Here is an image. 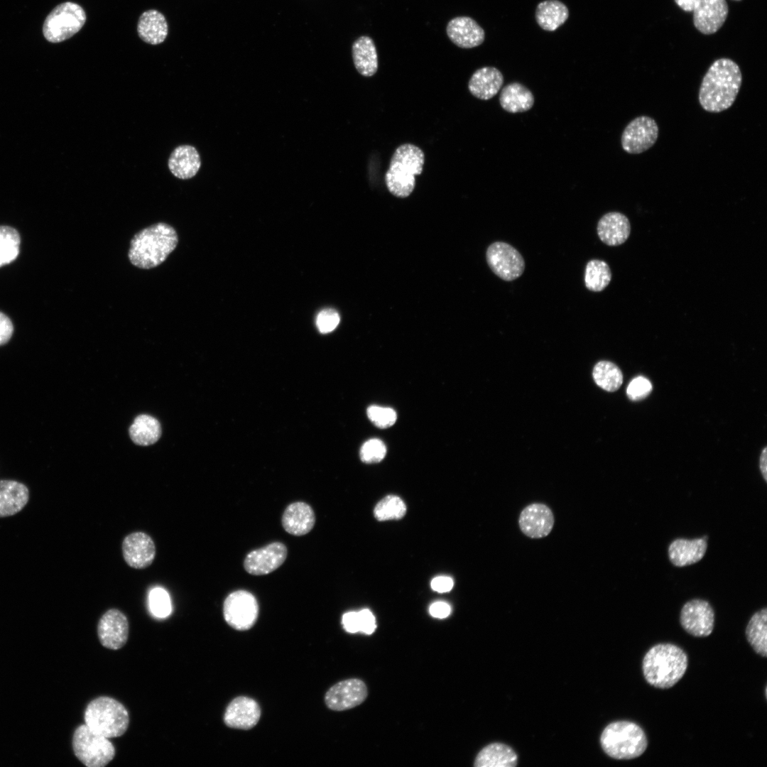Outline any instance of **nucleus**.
I'll return each instance as SVG.
<instances>
[{
  "label": "nucleus",
  "mask_w": 767,
  "mask_h": 767,
  "mask_svg": "<svg viewBox=\"0 0 767 767\" xmlns=\"http://www.w3.org/2000/svg\"><path fill=\"white\" fill-rule=\"evenodd\" d=\"M86 20L85 11L80 4L72 1L61 3L45 17L43 36L52 43L65 41L79 32Z\"/></svg>",
  "instance_id": "0eeeda50"
},
{
  "label": "nucleus",
  "mask_w": 767,
  "mask_h": 767,
  "mask_svg": "<svg viewBox=\"0 0 767 767\" xmlns=\"http://www.w3.org/2000/svg\"><path fill=\"white\" fill-rule=\"evenodd\" d=\"M259 604L256 597L246 590H236L224 599L223 615L225 621L234 629L246 631L256 622Z\"/></svg>",
  "instance_id": "1a4fd4ad"
},
{
  "label": "nucleus",
  "mask_w": 767,
  "mask_h": 767,
  "mask_svg": "<svg viewBox=\"0 0 767 767\" xmlns=\"http://www.w3.org/2000/svg\"><path fill=\"white\" fill-rule=\"evenodd\" d=\"M29 500V490L23 483L14 480H0V518L20 512Z\"/></svg>",
  "instance_id": "393cba45"
},
{
  "label": "nucleus",
  "mask_w": 767,
  "mask_h": 767,
  "mask_svg": "<svg viewBox=\"0 0 767 767\" xmlns=\"http://www.w3.org/2000/svg\"><path fill=\"white\" fill-rule=\"evenodd\" d=\"M85 724L93 731L108 739L119 737L127 730L129 715L116 700L102 696L92 700L84 714Z\"/></svg>",
  "instance_id": "423d86ee"
},
{
  "label": "nucleus",
  "mask_w": 767,
  "mask_h": 767,
  "mask_svg": "<svg viewBox=\"0 0 767 767\" xmlns=\"http://www.w3.org/2000/svg\"><path fill=\"white\" fill-rule=\"evenodd\" d=\"M406 506L403 501L395 495L382 499L374 508V516L379 521L397 520L404 516Z\"/></svg>",
  "instance_id": "e433bc0d"
},
{
  "label": "nucleus",
  "mask_w": 767,
  "mask_h": 767,
  "mask_svg": "<svg viewBox=\"0 0 767 767\" xmlns=\"http://www.w3.org/2000/svg\"><path fill=\"white\" fill-rule=\"evenodd\" d=\"M201 166V161L197 149L190 145L177 147L171 153L168 159V168L170 172L180 179H190L194 177Z\"/></svg>",
  "instance_id": "bb28decb"
},
{
  "label": "nucleus",
  "mask_w": 767,
  "mask_h": 767,
  "mask_svg": "<svg viewBox=\"0 0 767 767\" xmlns=\"http://www.w3.org/2000/svg\"><path fill=\"white\" fill-rule=\"evenodd\" d=\"M504 84V76L494 67H483L477 70L468 82V89L475 97L488 100L494 97Z\"/></svg>",
  "instance_id": "b1692460"
},
{
  "label": "nucleus",
  "mask_w": 767,
  "mask_h": 767,
  "mask_svg": "<svg viewBox=\"0 0 767 767\" xmlns=\"http://www.w3.org/2000/svg\"><path fill=\"white\" fill-rule=\"evenodd\" d=\"M159 422L148 415L137 416L129 428V435L134 443L147 446L157 442L161 437Z\"/></svg>",
  "instance_id": "473e14b6"
},
{
  "label": "nucleus",
  "mask_w": 767,
  "mask_h": 767,
  "mask_svg": "<svg viewBox=\"0 0 767 767\" xmlns=\"http://www.w3.org/2000/svg\"><path fill=\"white\" fill-rule=\"evenodd\" d=\"M342 624L346 631L357 633L359 631L358 612L349 611L343 614Z\"/></svg>",
  "instance_id": "a18cd8bd"
},
{
  "label": "nucleus",
  "mask_w": 767,
  "mask_h": 767,
  "mask_svg": "<svg viewBox=\"0 0 767 767\" xmlns=\"http://www.w3.org/2000/svg\"><path fill=\"white\" fill-rule=\"evenodd\" d=\"M611 280V271L604 261L592 259L587 263L584 284L588 290L600 292L608 286Z\"/></svg>",
  "instance_id": "72a5a7b5"
},
{
  "label": "nucleus",
  "mask_w": 767,
  "mask_h": 767,
  "mask_svg": "<svg viewBox=\"0 0 767 767\" xmlns=\"http://www.w3.org/2000/svg\"><path fill=\"white\" fill-rule=\"evenodd\" d=\"M352 58L357 72L371 77L378 70V56L373 40L366 36L358 38L352 44Z\"/></svg>",
  "instance_id": "c85d7f7f"
},
{
  "label": "nucleus",
  "mask_w": 767,
  "mask_h": 767,
  "mask_svg": "<svg viewBox=\"0 0 767 767\" xmlns=\"http://www.w3.org/2000/svg\"><path fill=\"white\" fill-rule=\"evenodd\" d=\"M261 713V708L256 701L248 697L239 696L229 703L223 719L229 728L249 730L257 724Z\"/></svg>",
  "instance_id": "6ab92c4d"
},
{
  "label": "nucleus",
  "mask_w": 767,
  "mask_h": 767,
  "mask_svg": "<svg viewBox=\"0 0 767 767\" xmlns=\"http://www.w3.org/2000/svg\"><path fill=\"white\" fill-rule=\"evenodd\" d=\"M652 391L651 382L643 376L633 379L626 390L628 397L633 401H639L646 398Z\"/></svg>",
  "instance_id": "a19ab883"
},
{
  "label": "nucleus",
  "mask_w": 767,
  "mask_h": 767,
  "mask_svg": "<svg viewBox=\"0 0 767 767\" xmlns=\"http://www.w3.org/2000/svg\"><path fill=\"white\" fill-rule=\"evenodd\" d=\"M692 12L696 29L702 34L711 35L725 23L729 7L726 0H699Z\"/></svg>",
  "instance_id": "a211bd4d"
},
{
  "label": "nucleus",
  "mask_w": 767,
  "mask_h": 767,
  "mask_svg": "<svg viewBox=\"0 0 767 767\" xmlns=\"http://www.w3.org/2000/svg\"><path fill=\"white\" fill-rule=\"evenodd\" d=\"M707 549V536L694 539L679 538L670 543L668 555L670 562L674 566L681 567L701 560Z\"/></svg>",
  "instance_id": "412c9836"
},
{
  "label": "nucleus",
  "mask_w": 767,
  "mask_h": 767,
  "mask_svg": "<svg viewBox=\"0 0 767 767\" xmlns=\"http://www.w3.org/2000/svg\"><path fill=\"white\" fill-rule=\"evenodd\" d=\"M658 126L653 118L640 116L631 121L623 131L621 143L624 151L641 153L651 148L658 137Z\"/></svg>",
  "instance_id": "9b49d317"
},
{
  "label": "nucleus",
  "mask_w": 767,
  "mask_h": 767,
  "mask_svg": "<svg viewBox=\"0 0 767 767\" xmlns=\"http://www.w3.org/2000/svg\"><path fill=\"white\" fill-rule=\"evenodd\" d=\"M569 11L565 4L559 0H545L540 2L535 9V17L538 26L547 31H554L568 18Z\"/></svg>",
  "instance_id": "7c9ffc66"
},
{
  "label": "nucleus",
  "mask_w": 767,
  "mask_h": 767,
  "mask_svg": "<svg viewBox=\"0 0 767 767\" xmlns=\"http://www.w3.org/2000/svg\"><path fill=\"white\" fill-rule=\"evenodd\" d=\"M534 96L523 85L514 82L506 85L501 91L499 102L507 112L515 114L530 110L534 104Z\"/></svg>",
  "instance_id": "cd10ccee"
},
{
  "label": "nucleus",
  "mask_w": 767,
  "mask_h": 767,
  "mask_svg": "<svg viewBox=\"0 0 767 767\" xmlns=\"http://www.w3.org/2000/svg\"><path fill=\"white\" fill-rule=\"evenodd\" d=\"M555 523L551 509L542 503H533L521 512L518 525L521 532L531 538H542L552 531Z\"/></svg>",
  "instance_id": "f3484780"
},
{
  "label": "nucleus",
  "mask_w": 767,
  "mask_h": 767,
  "mask_svg": "<svg viewBox=\"0 0 767 767\" xmlns=\"http://www.w3.org/2000/svg\"><path fill=\"white\" fill-rule=\"evenodd\" d=\"M767 609L755 612L749 621L745 630L746 640L758 655L767 657Z\"/></svg>",
  "instance_id": "2f4dec72"
},
{
  "label": "nucleus",
  "mask_w": 767,
  "mask_h": 767,
  "mask_svg": "<svg viewBox=\"0 0 767 767\" xmlns=\"http://www.w3.org/2000/svg\"><path fill=\"white\" fill-rule=\"evenodd\" d=\"M315 523V515L310 505L297 501L287 506L282 516L284 530L293 535L300 536L308 533Z\"/></svg>",
  "instance_id": "5701e85b"
},
{
  "label": "nucleus",
  "mask_w": 767,
  "mask_h": 767,
  "mask_svg": "<svg viewBox=\"0 0 767 767\" xmlns=\"http://www.w3.org/2000/svg\"><path fill=\"white\" fill-rule=\"evenodd\" d=\"M76 757L87 767H104L115 756V749L108 738L93 731L85 724L79 726L72 737Z\"/></svg>",
  "instance_id": "6e6552de"
},
{
  "label": "nucleus",
  "mask_w": 767,
  "mask_h": 767,
  "mask_svg": "<svg viewBox=\"0 0 767 767\" xmlns=\"http://www.w3.org/2000/svg\"><path fill=\"white\" fill-rule=\"evenodd\" d=\"M339 320L338 312L334 309L327 308L319 312L316 318V325L321 333L326 334L333 331Z\"/></svg>",
  "instance_id": "79ce46f5"
},
{
  "label": "nucleus",
  "mask_w": 767,
  "mask_h": 767,
  "mask_svg": "<svg viewBox=\"0 0 767 767\" xmlns=\"http://www.w3.org/2000/svg\"><path fill=\"white\" fill-rule=\"evenodd\" d=\"M714 619L712 605L702 599H692L685 602L680 614L682 628L695 637L709 636L714 629Z\"/></svg>",
  "instance_id": "f8f14e48"
},
{
  "label": "nucleus",
  "mask_w": 767,
  "mask_h": 767,
  "mask_svg": "<svg viewBox=\"0 0 767 767\" xmlns=\"http://www.w3.org/2000/svg\"><path fill=\"white\" fill-rule=\"evenodd\" d=\"M592 374L595 383L609 392L618 390L623 382V375L620 369L610 361L598 362L594 367Z\"/></svg>",
  "instance_id": "f704fd0d"
},
{
  "label": "nucleus",
  "mask_w": 767,
  "mask_h": 767,
  "mask_svg": "<svg viewBox=\"0 0 767 767\" xmlns=\"http://www.w3.org/2000/svg\"><path fill=\"white\" fill-rule=\"evenodd\" d=\"M121 549L124 560L134 569H144L150 566L156 553L152 538L141 531L127 535L123 540Z\"/></svg>",
  "instance_id": "dca6fc26"
},
{
  "label": "nucleus",
  "mask_w": 767,
  "mask_h": 767,
  "mask_svg": "<svg viewBox=\"0 0 767 767\" xmlns=\"http://www.w3.org/2000/svg\"><path fill=\"white\" fill-rule=\"evenodd\" d=\"M733 1H741V0H733Z\"/></svg>",
  "instance_id": "3c124183"
},
{
  "label": "nucleus",
  "mask_w": 767,
  "mask_h": 767,
  "mask_svg": "<svg viewBox=\"0 0 767 767\" xmlns=\"http://www.w3.org/2000/svg\"><path fill=\"white\" fill-rule=\"evenodd\" d=\"M597 234L600 240L608 246L624 244L631 233V224L628 217L619 212H610L604 214L597 223Z\"/></svg>",
  "instance_id": "4be33fe9"
},
{
  "label": "nucleus",
  "mask_w": 767,
  "mask_h": 767,
  "mask_svg": "<svg viewBox=\"0 0 767 767\" xmlns=\"http://www.w3.org/2000/svg\"><path fill=\"white\" fill-rule=\"evenodd\" d=\"M518 756L508 745L492 743L484 746L474 759L475 767H514Z\"/></svg>",
  "instance_id": "c756f323"
},
{
  "label": "nucleus",
  "mask_w": 767,
  "mask_h": 767,
  "mask_svg": "<svg viewBox=\"0 0 767 767\" xmlns=\"http://www.w3.org/2000/svg\"><path fill=\"white\" fill-rule=\"evenodd\" d=\"M453 584V581L450 577L440 576L432 580L431 587L437 592H447L452 589Z\"/></svg>",
  "instance_id": "49530a36"
},
{
  "label": "nucleus",
  "mask_w": 767,
  "mask_h": 767,
  "mask_svg": "<svg viewBox=\"0 0 767 767\" xmlns=\"http://www.w3.org/2000/svg\"><path fill=\"white\" fill-rule=\"evenodd\" d=\"M604 752L616 760L636 758L646 751L648 739L643 729L630 721H616L608 724L600 736Z\"/></svg>",
  "instance_id": "39448f33"
},
{
  "label": "nucleus",
  "mask_w": 767,
  "mask_h": 767,
  "mask_svg": "<svg viewBox=\"0 0 767 767\" xmlns=\"http://www.w3.org/2000/svg\"><path fill=\"white\" fill-rule=\"evenodd\" d=\"M767 448L765 447L760 456L759 467L765 482H767Z\"/></svg>",
  "instance_id": "8fccbe9b"
},
{
  "label": "nucleus",
  "mask_w": 767,
  "mask_h": 767,
  "mask_svg": "<svg viewBox=\"0 0 767 767\" xmlns=\"http://www.w3.org/2000/svg\"><path fill=\"white\" fill-rule=\"evenodd\" d=\"M386 447L379 439H370L365 442L360 450V458L367 464L381 462L385 457Z\"/></svg>",
  "instance_id": "58836bf2"
},
{
  "label": "nucleus",
  "mask_w": 767,
  "mask_h": 767,
  "mask_svg": "<svg viewBox=\"0 0 767 767\" xmlns=\"http://www.w3.org/2000/svg\"><path fill=\"white\" fill-rule=\"evenodd\" d=\"M674 1L684 11L691 12L699 0H674Z\"/></svg>",
  "instance_id": "09e8293b"
},
{
  "label": "nucleus",
  "mask_w": 767,
  "mask_h": 767,
  "mask_svg": "<svg viewBox=\"0 0 767 767\" xmlns=\"http://www.w3.org/2000/svg\"><path fill=\"white\" fill-rule=\"evenodd\" d=\"M178 242L175 229L166 223L158 222L133 236L128 257L130 262L139 268H153L165 261Z\"/></svg>",
  "instance_id": "f03ea898"
},
{
  "label": "nucleus",
  "mask_w": 767,
  "mask_h": 767,
  "mask_svg": "<svg viewBox=\"0 0 767 767\" xmlns=\"http://www.w3.org/2000/svg\"><path fill=\"white\" fill-rule=\"evenodd\" d=\"M137 32L139 38L148 44L162 43L168 33V25L165 16L155 9L144 11L138 20Z\"/></svg>",
  "instance_id": "a878e982"
},
{
  "label": "nucleus",
  "mask_w": 767,
  "mask_h": 767,
  "mask_svg": "<svg viewBox=\"0 0 767 767\" xmlns=\"http://www.w3.org/2000/svg\"><path fill=\"white\" fill-rule=\"evenodd\" d=\"M430 614L435 618L444 619L450 614V606L443 602H437L431 604L429 609Z\"/></svg>",
  "instance_id": "de8ad7c7"
},
{
  "label": "nucleus",
  "mask_w": 767,
  "mask_h": 767,
  "mask_svg": "<svg viewBox=\"0 0 767 767\" xmlns=\"http://www.w3.org/2000/svg\"><path fill=\"white\" fill-rule=\"evenodd\" d=\"M359 631L366 634H371L376 629V620L371 611L367 609L358 612Z\"/></svg>",
  "instance_id": "37998d69"
},
{
  "label": "nucleus",
  "mask_w": 767,
  "mask_h": 767,
  "mask_svg": "<svg viewBox=\"0 0 767 767\" xmlns=\"http://www.w3.org/2000/svg\"><path fill=\"white\" fill-rule=\"evenodd\" d=\"M21 237L18 232L8 226H0V267L16 259L19 253Z\"/></svg>",
  "instance_id": "c9c22d12"
},
{
  "label": "nucleus",
  "mask_w": 767,
  "mask_h": 767,
  "mask_svg": "<svg viewBox=\"0 0 767 767\" xmlns=\"http://www.w3.org/2000/svg\"><path fill=\"white\" fill-rule=\"evenodd\" d=\"M97 634L101 644L105 648L120 649L126 644L129 636L126 616L117 609L107 610L98 622Z\"/></svg>",
  "instance_id": "2eb2a0df"
},
{
  "label": "nucleus",
  "mask_w": 767,
  "mask_h": 767,
  "mask_svg": "<svg viewBox=\"0 0 767 767\" xmlns=\"http://www.w3.org/2000/svg\"><path fill=\"white\" fill-rule=\"evenodd\" d=\"M366 413L369 419L380 428L392 426L397 418L396 411L391 408L371 406Z\"/></svg>",
  "instance_id": "ea45409f"
},
{
  "label": "nucleus",
  "mask_w": 767,
  "mask_h": 767,
  "mask_svg": "<svg viewBox=\"0 0 767 767\" xmlns=\"http://www.w3.org/2000/svg\"><path fill=\"white\" fill-rule=\"evenodd\" d=\"M450 40L462 48H472L484 40V31L473 18L458 16L449 21L446 28Z\"/></svg>",
  "instance_id": "aec40b11"
},
{
  "label": "nucleus",
  "mask_w": 767,
  "mask_h": 767,
  "mask_svg": "<svg viewBox=\"0 0 767 767\" xmlns=\"http://www.w3.org/2000/svg\"><path fill=\"white\" fill-rule=\"evenodd\" d=\"M688 666L685 651L673 643H658L652 646L642 661L643 677L650 685L669 689L684 676Z\"/></svg>",
  "instance_id": "7ed1b4c3"
},
{
  "label": "nucleus",
  "mask_w": 767,
  "mask_h": 767,
  "mask_svg": "<svg viewBox=\"0 0 767 767\" xmlns=\"http://www.w3.org/2000/svg\"><path fill=\"white\" fill-rule=\"evenodd\" d=\"M486 258L491 270L506 281L518 278L525 269V261L522 255L516 249L506 242L492 243L486 250Z\"/></svg>",
  "instance_id": "9d476101"
},
{
  "label": "nucleus",
  "mask_w": 767,
  "mask_h": 767,
  "mask_svg": "<svg viewBox=\"0 0 767 767\" xmlns=\"http://www.w3.org/2000/svg\"><path fill=\"white\" fill-rule=\"evenodd\" d=\"M287 554L288 550L283 543L273 542L249 552L244 559V567L253 575H268L284 562Z\"/></svg>",
  "instance_id": "4468645a"
},
{
  "label": "nucleus",
  "mask_w": 767,
  "mask_h": 767,
  "mask_svg": "<svg viewBox=\"0 0 767 767\" xmlns=\"http://www.w3.org/2000/svg\"><path fill=\"white\" fill-rule=\"evenodd\" d=\"M149 606L152 613L161 618L168 616L171 611L170 599L165 590L155 588L151 591L148 597Z\"/></svg>",
  "instance_id": "4c0bfd02"
},
{
  "label": "nucleus",
  "mask_w": 767,
  "mask_h": 767,
  "mask_svg": "<svg viewBox=\"0 0 767 767\" xmlns=\"http://www.w3.org/2000/svg\"><path fill=\"white\" fill-rule=\"evenodd\" d=\"M424 163L425 155L421 148L411 143L399 146L385 175L388 191L401 198L409 196L415 186V175L422 173Z\"/></svg>",
  "instance_id": "20e7f679"
},
{
  "label": "nucleus",
  "mask_w": 767,
  "mask_h": 767,
  "mask_svg": "<svg viewBox=\"0 0 767 767\" xmlns=\"http://www.w3.org/2000/svg\"><path fill=\"white\" fill-rule=\"evenodd\" d=\"M368 689L365 682L359 678L339 681L327 691L325 702L333 711H344L359 706L365 701Z\"/></svg>",
  "instance_id": "ddd939ff"
},
{
  "label": "nucleus",
  "mask_w": 767,
  "mask_h": 767,
  "mask_svg": "<svg viewBox=\"0 0 767 767\" xmlns=\"http://www.w3.org/2000/svg\"><path fill=\"white\" fill-rule=\"evenodd\" d=\"M742 83L739 66L730 58L716 60L704 75L698 99L708 112H722L732 106Z\"/></svg>",
  "instance_id": "f257e3e1"
},
{
  "label": "nucleus",
  "mask_w": 767,
  "mask_h": 767,
  "mask_svg": "<svg viewBox=\"0 0 767 767\" xmlns=\"http://www.w3.org/2000/svg\"><path fill=\"white\" fill-rule=\"evenodd\" d=\"M13 332V326L9 317L0 312V346L7 343Z\"/></svg>",
  "instance_id": "c03bdc74"
}]
</instances>
